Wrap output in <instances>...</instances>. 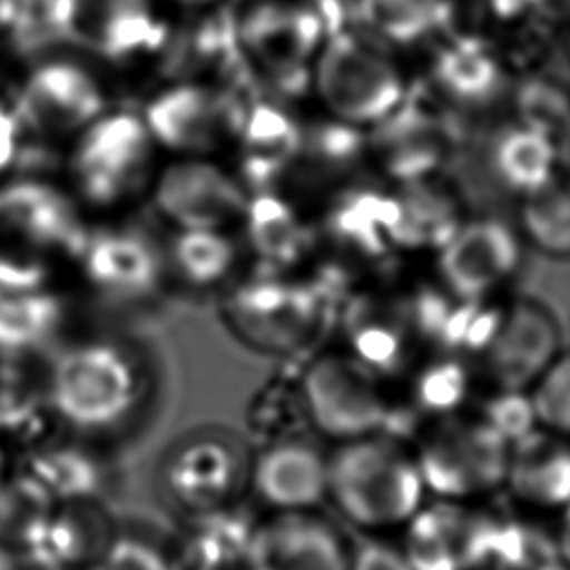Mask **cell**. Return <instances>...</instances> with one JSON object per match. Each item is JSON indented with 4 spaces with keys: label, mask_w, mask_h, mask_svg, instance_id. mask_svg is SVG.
Instances as JSON below:
<instances>
[{
    "label": "cell",
    "mask_w": 570,
    "mask_h": 570,
    "mask_svg": "<svg viewBox=\"0 0 570 570\" xmlns=\"http://www.w3.org/2000/svg\"><path fill=\"white\" fill-rule=\"evenodd\" d=\"M505 56L479 31H445L430 45L425 94L450 109H483L510 94Z\"/></svg>",
    "instance_id": "obj_17"
},
{
    "label": "cell",
    "mask_w": 570,
    "mask_h": 570,
    "mask_svg": "<svg viewBox=\"0 0 570 570\" xmlns=\"http://www.w3.org/2000/svg\"><path fill=\"white\" fill-rule=\"evenodd\" d=\"M76 269L100 296L138 301L158 289L167 265L165 254L140 232L89 227Z\"/></svg>",
    "instance_id": "obj_19"
},
{
    "label": "cell",
    "mask_w": 570,
    "mask_h": 570,
    "mask_svg": "<svg viewBox=\"0 0 570 570\" xmlns=\"http://www.w3.org/2000/svg\"><path fill=\"white\" fill-rule=\"evenodd\" d=\"M56 512V497L36 474L0 481V543L38 552Z\"/></svg>",
    "instance_id": "obj_34"
},
{
    "label": "cell",
    "mask_w": 570,
    "mask_h": 570,
    "mask_svg": "<svg viewBox=\"0 0 570 570\" xmlns=\"http://www.w3.org/2000/svg\"><path fill=\"white\" fill-rule=\"evenodd\" d=\"M58 42L109 65H129L165 47L169 24L156 0H38Z\"/></svg>",
    "instance_id": "obj_6"
},
{
    "label": "cell",
    "mask_w": 570,
    "mask_h": 570,
    "mask_svg": "<svg viewBox=\"0 0 570 570\" xmlns=\"http://www.w3.org/2000/svg\"><path fill=\"white\" fill-rule=\"evenodd\" d=\"M514 227L528 249L570 261V178L561 171L548 185L517 200Z\"/></svg>",
    "instance_id": "obj_31"
},
{
    "label": "cell",
    "mask_w": 570,
    "mask_h": 570,
    "mask_svg": "<svg viewBox=\"0 0 570 570\" xmlns=\"http://www.w3.org/2000/svg\"><path fill=\"white\" fill-rule=\"evenodd\" d=\"M76 196L45 178L0 183V285L49 289L76 269L89 234Z\"/></svg>",
    "instance_id": "obj_1"
},
{
    "label": "cell",
    "mask_w": 570,
    "mask_h": 570,
    "mask_svg": "<svg viewBox=\"0 0 570 570\" xmlns=\"http://www.w3.org/2000/svg\"><path fill=\"white\" fill-rule=\"evenodd\" d=\"M65 316L62 301L49 289L0 285V354H22L47 343Z\"/></svg>",
    "instance_id": "obj_32"
},
{
    "label": "cell",
    "mask_w": 570,
    "mask_h": 570,
    "mask_svg": "<svg viewBox=\"0 0 570 570\" xmlns=\"http://www.w3.org/2000/svg\"><path fill=\"white\" fill-rule=\"evenodd\" d=\"M561 354V330L554 314L534 298H517L494 316L485 338L488 379L503 392L530 390Z\"/></svg>",
    "instance_id": "obj_16"
},
{
    "label": "cell",
    "mask_w": 570,
    "mask_h": 570,
    "mask_svg": "<svg viewBox=\"0 0 570 570\" xmlns=\"http://www.w3.org/2000/svg\"><path fill=\"white\" fill-rule=\"evenodd\" d=\"M24 4L20 0H0V38L11 36L22 20Z\"/></svg>",
    "instance_id": "obj_41"
},
{
    "label": "cell",
    "mask_w": 570,
    "mask_h": 570,
    "mask_svg": "<svg viewBox=\"0 0 570 570\" xmlns=\"http://www.w3.org/2000/svg\"><path fill=\"white\" fill-rule=\"evenodd\" d=\"M303 125L289 100L278 96H247L238 134L229 149L232 169L243 180L247 191L278 189L283 178L294 171Z\"/></svg>",
    "instance_id": "obj_18"
},
{
    "label": "cell",
    "mask_w": 570,
    "mask_h": 570,
    "mask_svg": "<svg viewBox=\"0 0 570 570\" xmlns=\"http://www.w3.org/2000/svg\"><path fill=\"white\" fill-rule=\"evenodd\" d=\"M325 243L352 261H381L396 247L392 191L352 187L336 194L323 212Z\"/></svg>",
    "instance_id": "obj_24"
},
{
    "label": "cell",
    "mask_w": 570,
    "mask_h": 570,
    "mask_svg": "<svg viewBox=\"0 0 570 570\" xmlns=\"http://www.w3.org/2000/svg\"><path fill=\"white\" fill-rule=\"evenodd\" d=\"M519 497L541 503H570V441L557 434L523 439L510 445L508 476Z\"/></svg>",
    "instance_id": "obj_30"
},
{
    "label": "cell",
    "mask_w": 570,
    "mask_h": 570,
    "mask_svg": "<svg viewBox=\"0 0 570 570\" xmlns=\"http://www.w3.org/2000/svg\"><path fill=\"white\" fill-rule=\"evenodd\" d=\"M525 249L514 223L468 216L434 252L436 281L454 301H494L517 281Z\"/></svg>",
    "instance_id": "obj_9"
},
{
    "label": "cell",
    "mask_w": 570,
    "mask_h": 570,
    "mask_svg": "<svg viewBox=\"0 0 570 570\" xmlns=\"http://www.w3.org/2000/svg\"><path fill=\"white\" fill-rule=\"evenodd\" d=\"M156 2L160 7H174L183 13H196V11H205L216 4H223V0H156Z\"/></svg>",
    "instance_id": "obj_42"
},
{
    "label": "cell",
    "mask_w": 570,
    "mask_h": 570,
    "mask_svg": "<svg viewBox=\"0 0 570 570\" xmlns=\"http://www.w3.org/2000/svg\"><path fill=\"white\" fill-rule=\"evenodd\" d=\"M303 401L314 425L338 441L376 434L387 416L385 396L363 361L318 356L303 374Z\"/></svg>",
    "instance_id": "obj_15"
},
{
    "label": "cell",
    "mask_w": 570,
    "mask_h": 570,
    "mask_svg": "<svg viewBox=\"0 0 570 570\" xmlns=\"http://www.w3.org/2000/svg\"><path fill=\"white\" fill-rule=\"evenodd\" d=\"M561 548H563V557L570 561V512H568V521L563 525V541H561Z\"/></svg>",
    "instance_id": "obj_44"
},
{
    "label": "cell",
    "mask_w": 570,
    "mask_h": 570,
    "mask_svg": "<svg viewBox=\"0 0 570 570\" xmlns=\"http://www.w3.org/2000/svg\"><path fill=\"white\" fill-rule=\"evenodd\" d=\"M341 11L338 0H247L236 11L245 60L272 96L294 100L309 91L321 47L350 24Z\"/></svg>",
    "instance_id": "obj_3"
},
{
    "label": "cell",
    "mask_w": 570,
    "mask_h": 570,
    "mask_svg": "<svg viewBox=\"0 0 570 570\" xmlns=\"http://www.w3.org/2000/svg\"><path fill=\"white\" fill-rule=\"evenodd\" d=\"M109 543L102 514L89 505L73 503L67 508L56 505L51 525L38 552L65 566H91Z\"/></svg>",
    "instance_id": "obj_35"
},
{
    "label": "cell",
    "mask_w": 570,
    "mask_h": 570,
    "mask_svg": "<svg viewBox=\"0 0 570 570\" xmlns=\"http://www.w3.org/2000/svg\"><path fill=\"white\" fill-rule=\"evenodd\" d=\"M187 16L189 22L176 33L169 27V36L160 49L171 65L169 80L187 78L243 89V82L254 73L240 47L236 11L216 4Z\"/></svg>",
    "instance_id": "obj_20"
},
{
    "label": "cell",
    "mask_w": 570,
    "mask_h": 570,
    "mask_svg": "<svg viewBox=\"0 0 570 570\" xmlns=\"http://www.w3.org/2000/svg\"><path fill=\"white\" fill-rule=\"evenodd\" d=\"M236 481V456L216 439L187 443L169 461L167 483L171 494L191 508H216L232 492Z\"/></svg>",
    "instance_id": "obj_29"
},
{
    "label": "cell",
    "mask_w": 570,
    "mask_h": 570,
    "mask_svg": "<svg viewBox=\"0 0 570 570\" xmlns=\"http://www.w3.org/2000/svg\"><path fill=\"white\" fill-rule=\"evenodd\" d=\"M416 456L379 434L343 441L327 459V494L358 528L407 525L423 505Z\"/></svg>",
    "instance_id": "obj_4"
},
{
    "label": "cell",
    "mask_w": 570,
    "mask_h": 570,
    "mask_svg": "<svg viewBox=\"0 0 570 570\" xmlns=\"http://www.w3.org/2000/svg\"><path fill=\"white\" fill-rule=\"evenodd\" d=\"M341 534L307 512H281L249 532L245 570H350Z\"/></svg>",
    "instance_id": "obj_21"
},
{
    "label": "cell",
    "mask_w": 570,
    "mask_h": 570,
    "mask_svg": "<svg viewBox=\"0 0 570 570\" xmlns=\"http://www.w3.org/2000/svg\"><path fill=\"white\" fill-rule=\"evenodd\" d=\"M22 138H24V129L13 107L0 100V183L9 178V174L13 171L20 158Z\"/></svg>",
    "instance_id": "obj_39"
},
{
    "label": "cell",
    "mask_w": 570,
    "mask_h": 570,
    "mask_svg": "<svg viewBox=\"0 0 570 570\" xmlns=\"http://www.w3.org/2000/svg\"><path fill=\"white\" fill-rule=\"evenodd\" d=\"M20 2L27 7V4H33V2H38V0H20Z\"/></svg>",
    "instance_id": "obj_47"
},
{
    "label": "cell",
    "mask_w": 570,
    "mask_h": 570,
    "mask_svg": "<svg viewBox=\"0 0 570 570\" xmlns=\"http://www.w3.org/2000/svg\"><path fill=\"white\" fill-rule=\"evenodd\" d=\"M394 234L399 249L436 252L468 218L459 191L443 185L441 174L392 185Z\"/></svg>",
    "instance_id": "obj_26"
},
{
    "label": "cell",
    "mask_w": 570,
    "mask_h": 570,
    "mask_svg": "<svg viewBox=\"0 0 570 570\" xmlns=\"http://www.w3.org/2000/svg\"><path fill=\"white\" fill-rule=\"evenodd\" d=\"M454 0H354L350 24L403 51L430 47L452 29Z\"/></svg>",
    "instance_id": "obj_27"
},
{
    "label": "cell",
    "mask_w": 570,
    "mask_h": 570,
    "mask_svg": "<svg viewBox=\"0 0 570 570\" xmlns=\"http://www.w3.org/2000/svg\"><path fill=\"white\" fill-rule=\"evenodd\" d=\"M510 441L492 423H441L416 456L425 490L441 499L465 501L490 492L508 476Z\"/></svg>",
    "instance_id": "obj_14"
},
{
    "label": "cell",
    "mask_w": 570,
    "mask_h": 570,
    "mask_svg": "<svg viewBox=\"0 0 570 570\" xmlns=\"http://www.w3.org/2000/svg\"><path fill=\"white\" fill-rule=\"evenodd\" d=\"M238 227L263 272L292 274L316 243L314 227L281 189L252 191Z\"/></svg>",
    "instance_id": "obj_23"
},
{
    "label": "cell",
    "mask_w": 570,
    "mask_h": 570,
    "mask_svg": "<svg viewBox=\"0 0 570 570\" xmlns=\"http://www.w3.org/2000/svg\"><path fill=\"white\" fill-rule=\"evenodd\" d=\"M414 91L401 51L347 24L321 47L309 94L323 116L367 131L392 116Z\"/></svg>",
    "instance_id": "obj_2"
},
{
    "label": "cell",
    "mask_w": 570,
    "mask_h": 570,
    "mask_svg": "<svg viewBox=\"0 0 570 570\" xmlns=\"http://www.w3.org/2000/svg\"><path fill=\"white\" fill-rule=\"evenodd\" d=\"M11 107L24 131L47 140H73L109 109V96L89 65L56 56L27 69Z\"/></svg>",
    "instance_id": "obj_10"
},
{
    "label": "cell",
    "mask_w": 570,
    "mask_h": 570,
    "mask_svg": "<svg viewBox=\"0 0 570 570\" xmlns=\"http://www.w3.org/2000/svg\"><path fill=\"white\" fill-rule=\"evenodd\" d=\"M514 120L559 140L570 122V87L559 78L530 76L510 89Z\"/></svg>",
    "instance_id": "obj_36"
},
{
    "label": "cell",
    "mask_w": 570,
    "mask_h": 570,
    "mask_svg": "<svg viewBox=\"0 0 570 570\" xmlns=\"http://www.w3.org/2000/svg\"><path fill=\"white\" fill-rule=\"evenodd\" d=\"M323 314L318 287L283 272H258L240 281L225 298L223 316L232 332L263 352H289L303 345Z\"/></svg>",
    "instance_id": "obj_8"
},
{
    "label": "cell",
    "mask_w": 570,
    "mask_h": 570,
    "mask_svg": "<svg viewBox=\"0 0 570 570\" xmlns=\"http://www.w3.org/2000/svg\"><path fill=\"white\" fill-rule=\"evenodd\" d=\"M51 407L76 428H105L122 419L136 396L127 356L109 343L67 350L49 374Z\"/></svg>",
    "instance_id": "obj_12"
},
{
    "label": "cell",
    "mask_w": 570,
    "mask_h": 570,
    "mask_svg": "<svg viewBox=\"0 0 570 570\" xmlns=\"http://www.w3.org/2000/svg\"><path fill=\"white\" fill-rule=\"evenodd\" d=\"M252 481L278 512H307L327 497V459L303 441H283L258 456Z\"/></svg>",
    "instance_id": "obj_25"
},
{
    "label": "cell",
    "mask_w": 570,
    "mask_h": 570,
    "mask_svg": "<svg viewBox=\"0 0 570 570\" xmlns=\"http://www.w3.org/2000/svg\"><path fill=\"white\" fill-rule=\"evenodd\" d=\"M2 474H4V454H2V448H0V481L4 479Z\"/></svg>",
    "instance_id": "obj_46"
},
{
    "label": "cell",
    "mask_w": 570,
    "mask_h": 570,
    "mask_svg": "<svg viewBox=\"0 0 570 570\" xmlns=\"http://www.w3.org/2000/svg\"><path fill=\"white\" fill-rule=\"evenodd\" d=\"M488 165L494 180L517 200L561 174L557 140L514 118L492 136Z\"/></svg>",
    "instance_id": "obj_28"
},
{
    "label": "cell",
    "mask_w": 570,
    "mask_h": 570,
    "mask_svg": "<svg viewBox=\"0 0 570 570\" xmlns=\"http://www.w3.org/2000/svg\"><path fill=\"white\" fill-rule=\"evenodd\" d=\"M454 136L448 111L414 87L392 116L365 131L363 151L387 183L405 185L439 176L452 158Z\"/></svg>",
    "instance_id": "obj_13"
},
{
    "label": "cell",
    "mask_w": 570,
    "mask_h": 570,
    "mask_svg": "<svg viewBox=\"0 0 570 570\" xmlns=\"http://www.w3.org/2000/svg\"><path fill=\"white\" fill-rule=\"evenodd\" d=\"M350 570H414L403 550L370 543L350 559Z\"/></svg>",
    "instance_id": "obj_40"
},
{
    "label": "cell",
    "mask_w": 570,
    "mask_h": 570,
    "mask_svg": "<svg viewBox=\"0 0 570 570\" xmlns=\"http://www.w3.org/2000/svg\"><path fill=\"white\" fill-rule=\"evenodd\" d=\"M158 151L140 114L107 109L69 140V191L82 207H127L149 191Z\"/></svg>",
    "instance_id": "obj_5"
},
{
    "label": "cell",
    "mask_w": 570,
    "mask_h": 570,
    "mask_svg": "<svg viewBox=\"0 0 570 570\" xmlns=\"http://www.w3.org/2000/svg\"><path fill=\"white\" fill-rule=\"evenodd\" d=\"M238 258L229 229H174L165 265L191 287H216L234 274Z\"/></svg>",
    "instance_id": "obj_33"
},
{
    "label": "cell",
    "mask_w": 570,
    "mask_h": 570,
    "mask_svg": "<svg viewBox=\"0 0 570 570\" xmlns=\"http://www.w3.org/2000/svg\"><path fill=\"white\" fill-rule=\"evenodd\" d=\"M245 100L243 89L176 78L149 96L140 116L160 151L220 156L234 145Z\"/></svg>",
    "instance_id": "obj_7"
},
{
    "label": "cell",
    "mask_w": 570,
    "mask_h": 570,
    "mask_svg": "<svg viewBox=\"0 0 570 570\" xmlns=\"http://www.w3.org/2000/svg\"><path fill=\"white\" fill-rule=\"evenodd\" d=\"M528 392L534 421L570 441V350L561 352Z\"/></svg>",
    "instance_id": "obj_37"
},
{
    "label": "cell",
    "mask_w": 570,
    "mask_h": 570,
    "mask_svg": "<svg viewBox=\"0 0 570 570\" xmlns=\"http://www.w3.org/2000/svg\"><path fill=\"white\" fill-rule=\"evenodd\" d=\"M89 570H171V566L151 546L136 539H118L107 546Z\"/></svg>",
    "instance_id": "obj_38"
},
{
    "label": "cell",
    "mask_w": 570,
    "mask_h": 570,
    "mask_svg": "<svg viewBox=\"0 0 570 570\" xmlns=\"http://www.w3.org/2000/svg\"><path fill=\"white\" fill-rule=\"evenodd\" d=\"M149 198L174 229H232L249 191L218 156H174L154 174Z\"/></svg>",
    "instance_id": "obj_11"
},
{
    "label": "cell",
    "mask_w": 570,
    "mask_h": 570,
    "mask_svg": "<svg viewBox=\"0 0 570 570\" xmlns=\"http://www.w3.org/2000/svg\"><path fill=\"white\" fill-rule=\"evenodd\" d=\"M566 58H568V65H570V22H568V29H566Z\"/></svg>",
    "instance_id": "obj_45"
},
{
    "label": "cell",
    "mask_w": 570,
    "mask_h": 570,
    "mask_svg": "<svg viewBox=\"0 0 570 570\" xmlns=\"http://www.w3.org/2000/svg\"><path fill=\"white\" fill-rule=\"evenodd\" d=\"M557 145H559V160H561V171H563V174L570 178V122H568V127L563 129V134L559 136Z\"/></svg>",
    "instance_id": "obj_43"
},
{
    "label": "cell",
    "mask_w": 570,
    "mask_h": 570,
    "mask_svg": "<svg viewBox=\"0 0 570 570\" xmlns=\"http://www.w3.org/2000/svg\"><path fill=\"white\" fill-rule=\"evenodd\" d=\"M407 525L403 552L414 570H474L490 550L488 523L463 501L421 508Z\"/></svg>",
    "instance_id": "obj_22"
}]
</instances>
